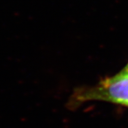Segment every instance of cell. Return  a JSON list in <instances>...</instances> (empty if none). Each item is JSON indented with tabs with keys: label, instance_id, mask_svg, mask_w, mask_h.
I'll return each instance as SVG.
<instances>
[{
	"label": "cell",
	"instance_id": "cell-1",
	"mask_svg": "<svg viewBox=\"0 0 128 128\" xmlns=\"http://www.w3.org/2000/svg\"><path fill=\"white\" fill-rule=\"evenodd\" d=\"M89 101H104L128 106V71L100 80L95 86H78L72 90L66 108L76 110Z\"/></svg>",
	"mask_w": 128,
	"mask_h": 128
},
{
	"label": "cell",
	"instance_id": "cell-2",
	"mask_svg": "<svg viewBox=\"0 0 128 128\" xmlns=\"http://www.w3.org/2000/svg\"><path fill=\"white\" fill-rule=\"evenodd\" d=\"M124 70H126V71H128V64H127V65L125 66V68L124 69Z\"/></svg>",
	"mask_w": 128,
	"mask_h": 128
}]
</instances>
